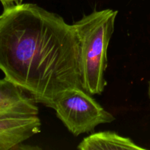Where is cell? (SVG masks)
<instances>
[{
	"label": "cell",
	"mask_w": 150,
	"mask_h": 150,
	"mask_svg": "<svg viewBox=\"0 0 150 150\" xmlns=\"http://www.w3.org/2000/svg\"><path fill=\"white\" fill-rule=\"evenodd\" d=\"M77 148L80 150H145L129 138L111 131L92 133L84 138Z\"/></svg>",
	"instance_id": "6"
},
{
	"label": "cell",
	"mask_w": 150,
	"mask_h": 150,
	"mask_svg": "<svg viewBox=\"0 0 150 150\" xmlns=\"http://www.w3.org/2000/svg\"><path fill=\"white\" fill-rule=\"evenodd\" d=\"M0 70L36 103L54 108L66 91L82 88L79 40L73 24L35 4L4 7Z\"/></svg>",
	"instance_id": "1"
},
{
	"label": "cell",
	"mask_w": 150,
	"mask_h": 150,
	"mask_svg": "<svg viewBox=\"0 0 150 150\" xmlns=\"http://www.w3.org/2000/svg\"><path fill=\"white\" fill-rule=\"evenodd\" d=\"M21 1V0H0V2L1 3L4 7H7V6L12 5L14 4V3H18V1Z\"/></svg>",
	"instance_id": "7"
},
{
	"label": "cell",
	"mask_w": 150,
	"mask_h": 150,
	"mask_svg": "<svg viewBox=\"0 0 150 150\" xmlns=\"http://www.w3.org/2000/svg\"><path fill=\"white\" fill-rule=\"evenodd\" d=\"M148 95H149V98L150 99V81L149 83V89H148Z\"/></svg>",
	"instance_id": "8"
},
{
	"label": "cell",
	"mask_w": 150,
	"mask_h": 150,
	"mask_svg": "<svg viewBox=\"0 0 150 150\" xmlns=\"http://www.w3.org/2000/svg\"><path fill=\"white\" fill-rule=\"evenodd\" d=\"M38 116L0 119V150L17 149L23 142L40 132Z\"/></svg>",
	"instance_id": "5"
},
{
	"label": "cell",
	"mask_w": 150,
	"mask_h": 150,
	"mask_svg": "<svg viewBox=\"0 0 150 150\" xmlns=\"http://www.w3.org/2000/svg\"><path fill=\"white\" fill-rule=\"evenodd\" d=\"M117 10H95L73 23L80 51L82 89L91 95H100L107 83V50L114 30Z\"/></svg>",
	"instance_id": "2"
},
{
	"label": "cell",
	"mask_w": 150,
	"mask_h": 150,
	"mask_svg": "<svg viewBox=\"0 0 150 150\" xmlns=\"http://www.w3.org/2000/svg\"><path fill=\"white\" fill-rule=\"evenodd\" d=\"M53 109L57 117L75 136L90 133L101 124L111 123L115 117L103 108L90 94L81 87L66 91Z\"/></svg>",
	"instance_id": "3"
},
{
	"label": "cell",
	"mask_w": 150,
	"mask_h": 150,
	"mask_svg": "<svg viewBox=\"0 0 150 150\" xmlns=\"http://www.w3.org/2000/svg\"><path fill=\"white\" fill-rule=\"evenodd\" d=\"M36 103L19 86L0 79V119L38 116Z\"/></svg>",
	"instance_id": "4"
}]
</instances>
